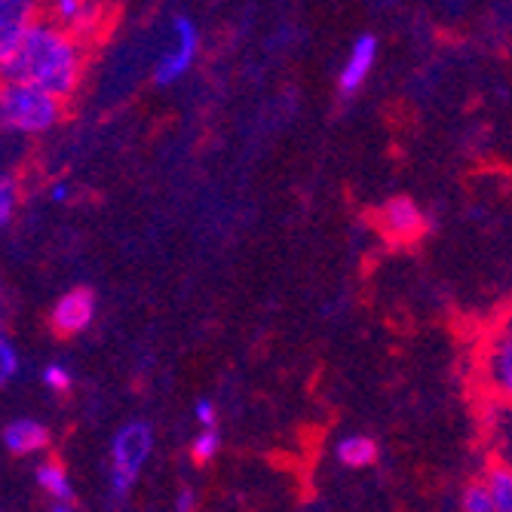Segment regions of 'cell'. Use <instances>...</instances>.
I'll return each mask as SVG.
<instances>
[{
	"label": "cell",
	"mask_w": 512,
	"mask_h": 512,
	"mask_svg": "<svg viewBox=\"0 0 512 512\" xmlns=\"http://www.w3.org/2000/svg\"><path fill=\"white\" fill-rule=\"evenodd\" d=\"M83 74V50L77 34L53 22H31L13 56L0 68V80H19L68 99Z\"/></svg>",
	"instance_id": "1"
},
{
	"label": "cell",
	"mask_w": 512,
	"mask_h": 512,
	"mask_svg": "<svg viewBox=\"0 0 512 512\" xmlns=\"http://www.w3.org/2000/svg\"><path fill=\"white\" fill-rule=\"evenodd\" d=\"M62 117V99L31 83L4 80L0 86V129L19 135H40Z\"/></svg>",
	"instance_id": "2"
},
{
	"label": "cell",
	"mask_w": 512,
	"mask_h": 512,
	"mask_svg": "<svg viewBox=\"0 0 512 512\" xmlns=\"http://www.w3.org/2000/svg\"><path fill=\"white\" fill-rule=\"evenodd\" d=\"M151 448H154V433L145 421H135L117 430L111 442V473H108V488L117 500H123L132 491L138 473H142V467L151 457Z\"/></svg>",
	"instance_id": "3"
},
{
	"label": "cell",
	"mask_w": 512,
	"mask_h": 512,
	"mask_svg": "<svg viewBox=\"0 0 512 512\" xmlns=\"http://www.w3.org/2000/svg\"><path fill=\"white\" fill-rule=\"evenodd\" d=\"M197 56H200V31H197V25L191 19L178 16L172 22V43H169V50L160 56V62H157L154 80L160 86H169V83L181 80L184 74L194 68Z\"/></svg>",
	"instance_id": "4"
},
{
	"label": "cell",
	"mask_w": 512,
	"mask_h": 512,
	"mask_svg": "<svg viewBox=\"0 0 512 512\" xmlns=\"http://www.w3.org/2000/svg\"><path fill=\"white\" fill-rule=\"evenodd\" d=\"M96 319V295L89 289H71L53 307V329L59 335H80Z\"/></svg>",
	"instance_id": "5"
},
{
	"label": "cell",
	"mask_w": 512,
	"mask_h": 512,
	"mask_svg": "<svg viewBox=\"0 0 512 512\" xmlns=\"http://www.w3.org/2000/svg\"><path fill=\"white\" fill-rule=\"evenodd\" d=\"M37 19V0H0V68Z\"/></svg>",
	"instance_id": "6"
},
{
	"label": "cell",
	"mask_w": 512,
	"mask_h": 512,
	"mask_svg": "<svg viewBox=\"0 0 512 512\" xmlns=\"http://www.w3.org/2000/svg\"><path fill=\"white\" fill-rule=\"evenodd\" d=\"M381 227L384 234L396 243H411L427 230V215L417 209L414 200L408 197H396L384 206L381 212Z\"/></svg>",
	"instance_id": "7"
},
{
	"label": "cell",
	"mask_w": 512,
	"mask_h": 512,
	"mask_svg": "<svg viewBox=\"0 0 512 512\" xmlns=\"http://www.w3.org/2000/svg\"><path fill=\"white\" fill-rule=\"evenodd\" d=\"M375 62H378V37L375 34L356 37V43L350 46V56H347V62L341 68V77H338L341 92H347V96H350V92H356L368 80Z\"/></svg>",
	"instance_id": "8"
},
{
	"label": "cell",
	"mask_w": 512,
	"mask_h": 512,
	"mask_svg": "<svg viewBox=\"0 0 512 512\" xmlns=\"http://www.w3.org/2000/svg\"><path fill=\"white\" fill-rule=\"evenodd\" d=\"M34 479H37V488H40L46 497H50V503H53L56 509H74V506H77L74 485H71V479H68V473H65L62 463H56V460H43L40 467H37V473H34Z\"/></svg>",
	"instance_id": "9"
},
{
	"label": "cell",
	"mask_w": 512,
	"mask_h": 512,
	"mask_svg": "<svg viewBox=\"0 0 512 512\" xmlns=\"http://www.w3.org/2000/svg\"><path fill=\"white\" fill-rule=\"evenodd\" d=\"M4 445L10 454L28 457V454H37L50 445V430H46L40 421H31V417H19V421H13L4 430Z\"/></svg>",
	"instance_id": "10"
},
{
	"label": "cell",
	"mask_w": 512,
	"mask_h": 512,
	"mask_svg": "<svg viewBox=\"0 0 512 512\" xmlns=\"http://www.w3.org/2000/svg\"><path fill=\"white\" fill-rule=\"evenodd\" d=\"M53 10H56L62 28H68L71 34L89 31L102 16V7L92 4V0H53Z\"/></svg>",
	"instance_id": "11"
},
{
	"label": "cell",
	"mask_w": 512,
	"mask_h": 512,
	"mask_svg": "<svg viewBox=\"0 0 512 512\" xmlns=\"http://www.w3.org/2000/svg\"><path fill=\"white\" fill-rule=\"evenodd\" d=\"M338 460L350 470H365L378 460V445L368 436H347L338 442Z\"/></svg>",
	"instance_id": "12"
},
{
	"label": "cell",
	"mask_w": 512,
	"mask_h": 512,
	"mask_svg": "<svg viewBox=\"0 0 512 512\" xmlns=\"http://www.w3.org/2000/svg\"><path fill=\"white\" fill-rule=\"evenodd\" d=\"M488 378L503 393L512 390V338H509V332H503L500 344H494L488 353Z\"/></svg>",
	"instance_id": "13"
},
{
	"label": "cell",
	"mask_w": 512,
	"mask_h": 512,
	"mask_svg": "<svg viewBox=\"0 0 512 512\" xmlns=\"http://www.w3.org/2000/svg\"><path fill=\"white\" fill-rule=\"evenodd\" d=\"M485 488H488V497H491V503H494V512H497V509H500V512H509V509H512V473H509L506 467L491 470Z\"/></svg>",
	"instance_id": "14"
},
{
	"label": "cell",
	"mask_w": 512,
	"mask_h": 512,
	"mask_svg": "<svg viewBox=\"0 0 512 512\" xmlns=\"http://www.w3.org/2000/svg\"><path fill=\"white\" fill-rule=\"evenodd\" d=\"M218 448H221L218 430H215V427H203V430L197 433L194 445H191V454H194L197 463H206V460H212V457L218 454Z\"/></svg>",
	"instance_id": "15"
},
{
	"label": "cell",
	"mask_w": 512,
	"mask_h": 512,
	"mask_svg": "<svg viewBox=\"0 0 512 512\" xmlns=\"http://www.w3.org/2000/svg\"><path fill=\"white\" fill-rule=\"evenodd\" d=\"M16 371H19V353L10 338L0 335V390L16 378Z\"/></svg>",
	"instance_id": "16"
},
{
	"label": "cell",
	"mask_w": 512,
	"mask_h": 512,
	"mask_svg": "<svg viewBox=\"0 0 512 512\" xmlns=\"http://www.w3.org/2000/svg\"><path fill=\"white\" fill-rule=\"evenodd\" d=\"M16 203H19V191H16V181L0 175V227H7L10 218L16 215Z\"/></svg>",
	"instance_id": "17"
},
{
	"label": "cell",
	"mask_w": 512,
	"mask_h": 512,
	"mask_svg": "<svg viewBox=\"0 0 512 512\" xmlns=\"http://www.w3.org/2000/svg\"><path fill=\"white\" fill-rule=\"evenodd\" d=\"M43 384L50 387L53 393H68L71 384H74V378H71V371H68L65 365L53 362V365H46V368H43Z\"/></svg>",
	"instance_id": "18"
},
{
	"label": "cell",
	"mask_w": 512,
	"mask_h": 512,
	"mask_svg": "<svg viewBox=\"0 0 512 512\" xmlns=\"http://www.w3.org/2000/svg\"><path fill=\"white\" fill-rule=\"evenodd\" d=\"M460 506L467 512H494V503L488 497V488L485 485H470L467 491H463V500Z\"/></svg>",
	"instance_id": "19"
},
{
	"label": "cell",
	"mask_w": 512,
	"mask_h": 512,
	"mask_svg": "<svg viewBox=\"0 0 512 512\" xmlns=\"http://www.w3.org/2000/svg\"><path fill=\"white\" fill-rule=\"evenodd\" d=\"M194 414H197V424H200V427H215V424H218L215 405H212L209 399H200L197 408H194Z\"/></svg>",
	"instance_id": "20"
},
{
	"label": "cell",
	"mask_w": 512,
	"mask_h": 512,
	"mask_svg": "<svg viewBox=\"0 0 512 512\" xmlns=\"http://www.w3.org/2000/svg\"><path fill=\"white\" fill-rule=\"evenodd\" d=\"M50 197L56 200V203H68V197H71V188L65 181H56L53 188H50Z\"/></svg>",
	"instance_id": "21"
},
{
	"label": "cell",
	"mask_w": 512,
	"mask_h": 512,
	"mask_svg": "<svg viewBox=\"0 0 512 512\" xmlns=\"http://www.w3.org/2000/svg\"><path fill=\"white\" fill-rule=\"evenodd\" d=\"M178 509H191L194 506V491L188 488V491H181V497H178V503H175Z\"/></svg>",
	"instance_id": "22"
}]
</instances>
